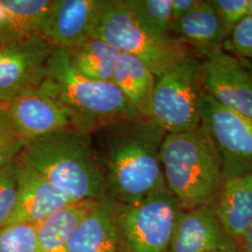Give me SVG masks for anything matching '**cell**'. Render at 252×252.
Segmentation results:
<instances>
[{
  "label": "cell",
  "mask_w": 252,
  "mask_h": 252,
  "mask_svg": "<svg viewBox=\"0 0 252 252\" xmlns=\"http://www.w3.org/2000/svg\"><path fill=\"white\" fill-rule=\"evenodd\" d=\"M165 135L144 117L122 120L92 134L106 197L131 205L168 189L160 157Z\"/></svg>",
  "instance_id": "6da1fadb"
},
{
  "label": "cell",
  "mask_w": 252,
  "mask_h": 252,
  "mask_svg": "<svg viewBox=\"0 0 252 252\" xmlns=\"http://www.w3.org/2000/svg\"><path fill=\"white\" fill-rule=\"evenodd\" d=\"M210 2L221 20L227 36L248 15L249 0H212Z\"/></svg>",
  "instance_id": "484cf974"
},
{
  "label": "cell",
  "mask_w": 252,
  "mask_h": 252,
  "mask_svg": "<svg viewBox=\"0 0 252 252\" xmlns=\"http://www.w3.org/2000/svg\"><path fill=\"white\" fill-rule=\"evenodd\" d=\"M40 87L72 111L77 129L86 134L122 120L142 117L114 83L93 81L77 72L67 49H54Z\"/></svg>",
  "instance_id": "3957f363"
},
{
  "label": "cell",
  "mask_w": 252,
  "mask_h": 252,
  "mask_svg": "<svg viewBox=\"0 0 252 252\" xmlns=\"http://www.w3.org/2000/svg\"><path fill=\"white\" fill-rule=\"evenodd\" d=\"M77 203L18 159V197L6 225H37L61 208Z\"/></svg>",
  "instance_id": "5bb4252c"
},
{
  "label": "cell",
  "mask_w": 252,
  "mask_h": 252,
  "mask_svg": "<svg viewBox=\"0 0 252 252\" xmlns=\"http://www.w3.org/2000/svg\"><path fill=\"white\" fill-rule=\"evenodd\" d=\"M181 210L168 189L131 205L115 204V217L127 252H169Z\"/></svg>",
  "instance_id": "8992f818"
},
{
  "label": "cell",
  "mask_w": 252,
  "mask_h": 252,
  "mask_svg": "<svg viewBox=\"0 0 252 252\" xmlns=\"http://www.w3.org/2000/svg\"><path fill=\"white\" fill-rule=\"evenodd\" d=\"M52 0H0V46L40 35Z\"/></svg>",
  "instance_id": "ac0fdd59"
},
{
  "label": "cell",
  "mask_w": 252,
  "mask_h": 252,
  "mask_svg": "<svg viewBox=\"0 0 252 252\" xmlns=\"http://www.w3.org/2000/svg\"><path fill=\"white\" fill-rule=\"evenodd\" d=\"M160 157L167 189L181 209L211 206L223 179L219 157L201 126L166 134Z\"/></svg>",
  "instance_id": "277c9868"
},
{
  "label": "cell",
  "mask_w": 252,
  "mask_h": 252,
  "mask_svg": "<svg viewBox=\"0 0 252 252\" xmlns=\"http://www.w3.org/2000/svg\"><path fill=\"white\" fill-rule=\"evenodd\" d=\"M93 37L103 39L120 53L135 56L156 78L192 59L189 47L180 38L160 39L144 30L124 0H104Z\"/></svg>",
  "instance_id": "5b68a950"
},
{
  "label": "cell",
  "mask_w": 252,
  "mask_h": 252,
  "mask_svg": "<svg viewBox=\"0 0 252 252\" xmlns=\"http://www.w3.org/2000/svg\"><path fill=\"white\" fill-rule=\"evenodd\" d=\"M199 0H172V19L174 25L198 4Z\"/></svg>",
  "instance_id": "83f0119b"
},
{
  "label": "cell",
  "mask_w": 252,
  "mask_h": 252,
  "mask_svg": "<svg viewBox=\"0 0 252 252\" xmlns=\"http://www.w3.org/2000/svg\"><path fill=\"white\" fill-rule=\"evenodd\" d=\"M240 250L243 252H252V222L242 237L238 240Z\"/></svg>",
  "instance_id": "f1b7e54d"
},
{
  "label": "cell",
  "mask_w": 252,
  "mask_h": 252,
  "mask_svg": "<svg viewBox=\"0 0 252 252\" xmlns=\"http://www.w3.org/2000/svg\"><path fill=\"white\" fill-rule=\"evenodd\" d=\"M243 252L241 250H238V251H235V252H226V251H216V252Z\"/></svg>",
  "instance_id": "4dcf8cb0"
},
{
  "label": "cell",
  "mask_w": 252,
  "mask_h": 252,
  "mask_svg": "<svg viewBox=\"0 0 252 252\" xmlns=\"http://www.w3.org/2000/svg\"><path fill=\"white\" fill-rule=\"evenodd\" d=\"M94 202L85 200L66 206L36 225L38 252H66L73 232L89 214Z\"/></svg>",
  "instance_id": "ffe728a7"
},
{
  "label": "cell",
  "mask_w": 252,
  "mask_h": 252,
  "mask_svg": "<svg viewBox=\"0 0 252 252\" xmlns=\"http://www.w3.org/2000/svg\"><path fill=\"white\" fill-rule=\"evenodd\" d=\"M137 24L151 35L170 40L173 32L172 0H124Z\"/></svg>",
  "instance_id": "7402d4cb"
},
{
  "label": "cell",
  "mask_w": 252,
  "mask_h": 252,
  "mask_svg": "<svg viewBox=\"0 0 252 252\" xmlns=\"http://www.w3.org/2000/svg\"><path fill=\"white\" fill-rule=\"evenodd\" d=\"M120 52L103 39L92 37L82 45L69 50L73 68L93 81H111Z\"/></svg>",
  "instance_id": "44dd1931"
},
{
  "label": "cell",
  "mask_w": 252,
  "mask_h": 252,
  "mask_svg": "<svg viewBox=\"0 0 252 252\" xmlns=\"http://www.w3.org/2000/svg\"><path fill=\"white\" fill-rule=\"evenodd\" d=\"M205 93L201 63L189 59L157 78L151 119L166 134H177L200 126L199 104Z\"/></svg>",
  "instance_id": "52a82bcc"
},
{
  "label": "cell",
  "mask_w": 252,
  "mask_h": 252,
  "mask_svg": "<svg viewBox=\"0 0 252 252\" xmlns=\"http://www.w3.org/2000/svg\"><path fill=\"white\" fill-rule=\"evenodd\" d=\"M201 63L205 93L252 121V73L237 58L216 50Z\"/></svg>",
  "instance_id": "8fae6325"
},
{
  "label": "cell",
  "mask_w": 252,
  "mask_h": 252,
  "mask_svg": "<svg viewBox=\"0 0 252 252\" xmlns=\"http://www.w3.org/2000/svg\"><path fill=\"white\" fill-rule=\"evenodd\" d=\"M200 126L220 162L223 180L252 176V121L204 93L199 104Z\"/></svg>",
  "instance_id": "ba28073f"
},
{
  "label": "cell",
  "mask_w": 252,
  "mask_h": 252,
  "mask_svg": "<svg viewBox=\"0 0 252 252\" xmlns=\"http://www.w3.org/2000/svg\"><path fill=\"white\" fill-rule=\"evenodd\" d=\"M115 204L106 196L96 199L89 214L73 232L66 252H123Z\"/></svg>",
  "instance_id": "9a60e30c"
},
{
  "label": "cell",
  "mask_w": 252,
  "mask_h": 252,
  "mask_svg": "<svg viewBox=\"0 0 252 252\" xmlns=\"http://www.w3.org/2000/svg\"><path fill=\"white\" fill-rule=\"evenodd\" d=\"M248 15L252 17V0H249V6H248Z\"/></svg>",
  "instance_id": "f546056e"
},
{
  "label": "cell",
  "mask_w": 252,
  "mask_h": 252,
  "mask_svg": "<svg viewBox=\"0 0 252 252\" xmlns=\"http://www.w3.org/2000/svg\"><path fill=\"white\" fill-rule=\"evenodd\" d=\"M18 197V158L0 169V228L6 226Z\"/></svg>",
  "instance_id": "cb8c5ba5"
},
{
  "label": "cell",
  "mask_w": 252,
  "mask_h": 252,
  "mask_svg": "<svg viewBox=\"0 0 252 252\" xmlns=\"http://www.w3.org/2000/svg\"><path fill=\"white\" fill-rule=\"evenodd\" d=\"M232 41L235 51L252 60V17L246 15L233 29Z\"/></svg>",
  "instance_id": "4316f807"
},
{
  "label": "cell",
  "mask_w": 252,
  "mask_h": 252,
  "mask_svg": "<svg viewBox=\"0 0 252 252\" xmlns=\"http://www.w3.org/2000/svg\"><path fill=\"white\" fill-rule=\"evenodd\" d=\"M156 80L153 73L139 59L121 53L111 82L117 86L142 117L151 118Z\"/></svg>",
  "instance_id": "d6986e66"
},
{
  "label": "cell",
  "mask_w": 252,
  "mask_h": 252,
  "mask_svg": "<svg viewBox=\"0 0 252 252\" xmlns=\"http://www.w3.org/2000/svg\"><path fill=\"white\" fill-rule=\"evenodd\" d=\"M18 159L77 202L105 196L90 134L65 128L37 137L27 141Z\"/></svg>",
  "instance_id": "7a4b0ae2"
},
{
  "label": "cell",
  "mask_w": 252,
  "mask_h": 252,
  "mask_svg": "<svg viewBox=\"0 0 252 252\" xmlns=\"http://www.w3.org/2000/svg\"><path fill=\"white\" fill-rule=\"evenodd\" d=\"M0 252H38L36 225L15 223L0 228Z\"/></svg>",
  "instance_id": "603a6c76"
},
{
  "label": "cell",
  "mask_w": 252,
  "mask_h": 252,
  "mask_svg": "<svg viewBox=\"0 0 252 252\" xmlns=\"http://www.w3.org/2000/svg\"><path fill=\"white\" fill-rule=\"evenodd\" d=\"M54 50L40 35L0 46V103L39 87Z\"/></svg>",
  "instance_id": "9c48e42d"
},
{
  "label": "cell",
  "mask_w": 252,
  "mask_h": 252,
  "mask_svg": "<svg viewBox=\"0 0 252 252\" xmlns=\"http://www.w3.org/2000/svg\"><path fill=\"white\" fill-rule=\"evenodd\" d=\"M3 105L15 131L26 141L65 128L77 129L72 111L40 86Z\"/></svg>",
  "instance_id": "30bf717a"
},
{
  "label": "cell",
  "mask_w": 252,
  "mask_h": 252,
  "mask_svg": "<svg viewBox=\"0 0 252 252\" xmlns=\"http://www.w3.org/2000/svg\"><path fill=\"white\" fill-rule=\"evenodd\" d=\"M104 0H52L40 36L54 49L72 50L93 37Z\"/></svg>",
  "instance_id": "7c38bea8"
},
{
  "label": "cell",
  "mask_w": 252,
  "mask_h": 252,
  "mask_svg": "<svg viewBox=\"0 0 252 252\" xmlns=\"http://www.w3.org/2000/svg\"><path fill=\"white\" fill-rule=\"evenodd\" d=\"M238 250V241L226 231L209 206L180 210L174 226L169 252Z\"/></svg>",
  "instance_id": "4fadbf2b"
},
{
  "label": "cell",
  "mask_w": 252,
  "mask_h": 252,
  "mask_svg": "<svg viewBox=\"0 0 252 252\" xmlns=\"http://www.w3.org/2000/svg\"><path fill=\"white\" fill-rule=\"evenodd\" d=\"M173 32L197 54L206 56L219 50L227 36L221 20L210 1H199L174 25Z\"/></svg>",
  "instance_id": "e0dca14e"
},
{
  "label": "cell",
  "mask_w": 252,
  "mask_h": 252,
  "mask_svg": "<svg viewBox=\"0 0 252 252\" xmlns=\"http://www.w3.org/2000/svg\"></svg>",
  "instance_id": "1f68e13d"
},
{
  "label": "cell",
  "mask_w": 252,
  "mask_h": 252,
  "mask_svg": "<svg viewBox=\"0 0 252 252\" xmlns=\"http://www.w3.org/2000/svg\"><path fill=\"white\" fill-rule=\"evenodd\" d=\"M210 207L237 241L252 222V176L223 180Z\"/></svg>",
  "instance_id": "2e32d148"
},
{
  "label": "cell",
  "mask_w": 252,
  "mask_h": 252,
  "mask_svg": "<svg viewBox=\"0 0 252 252\" xmlns=\"http://www.w3.org/2000/svg\"><path fill=\"white\" fill-rule=\"evenodd\" d=\"M27 142L17 134L0 103V169L18 158Z\"/></svg>",
  "instance_id": "d4e9b609"
}]
</instances>
